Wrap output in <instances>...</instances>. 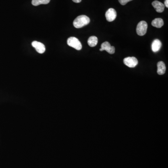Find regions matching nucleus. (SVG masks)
<instances>
[{
    "mask_svg": "<svg viewBox=\"0 0 168 168\" xmlns=\"http://www.w3.org/2000/svg\"><path fill=\"white\" fill-rule=\"evenodd\" d=\"M90 22V19L88 17L85 15H81L77 17L74 20L73 25L74 27L79 29L88 25Z\"/></svg>",
    "mask_w": 168,
    "mask_h": 168,
    "instance_id": "nucleus-1",
    "label": "nucleus"
},
{
    "mask_svg": "<svg viewBox=\"0 0 168 168\" xmlns=\"http://www.w3.org/2000/svg\"><path fill=\"white\" fill-rule=\"evenodd\" d=\"M67 44L69 46L73 48L76 50H80L82 49V44L78 39L75 37H70L68 39Z\"/></svg>",
    "mask_w": 168,
    "mask_h": 168,
    "instance_id": "nucleus-2",
    "label": "nucleus"
},
{
    "mask_svg": "<svg viewBox=\"0 0 168 168\" xmlns=\"http://www.w3.org/2000/svg\"><path fill=\"white\" fill-rule=\"evenodd\" d=\"M148 29V24L145 21H140L139 22L136 27V33L140 36L145 35Z\"/></svg>",
    "mask_w": 168,
    "mask_h": 168,
    "instance_id": "nucleus-3",
    "label": "nucleus"
},
{
    "mask_svg": "<svg viewBox=\"0 0 168 168\" xmlns=\"http://www.w3.org/2000/svg\"><path fill=\"white\" fill-rule=\"evenodd\" d=\"M124 64L130 68H134L138 64V60L134 56L127 57L123 60Z\"/></svg>",
    "mask_w": 168,
    "mask_h": 168,
    "instance_id": "nucleus-4",
    "label": "nucleus"
},
{
    "mask_svg": "<svg viewBox=\"0 0 168 168\" xmlns=\"http://www.w3.org/2000/svg\"><path fill=\"white\" fill-rule=\"evenodd\" d=\"M105 16H106V20L108 22H113L115 20L117 17V13H116V10L113 8L109 9L106 11Z\"/></svg>",
    "mask_w": 168,
    "mask_h": 168,
    "instance_id": "nucleus-5",
    "label": "nucleus"
},
{
    "mask_svg": "<svg viewBox=\"0 0 168 168\" xmlns=\"http://www.w3.org/2000/svg\"><path fill=\"white\" fill-rule=\"evenodd\" d=\"M32 46L34 48L38 53L42 54L46 51V47L44 44L38 41H33L32 43Z\"/></svg>",
    "mask_w": 168,
    "mask_h": 168,
    "instance_id": "nucleus-6",
    "label": "nucleus"
},
{
    "mask_svg": "<svg viewBox=\"0 0 168 168\" xmlns=\"http://www.w3.org/2000/svg\"><path fill=\"white\" fill-rule=\"evenodd\" d=\"M101 48L103 51H106L110 54H113L115 52V48L111 46L109 43L108 42H105L102 43Z\"/></svg>",
    "mask_w": 168,
    "mask_h": 168,
    "instance_id": "nucleus-7",
    "label": "nucleus"
},
{
    "mask_svg": "<svg viewBox=\"0 0 168 168\" xmlns=\"http://www.w3.org/2000/svg\"><path fill=\"white\" fill-rule=\"evenodd\" d=\"M153 6L156 9V12L158 13L163 12L165 6L163 3L158 1H155L152 3Z\"/></svg>",
    "mask_w": 168,
    "mask_h": 168,
    "instance_id": "nucleus-8",
    "label": "nucleus"
},
{
    "mask_svg": "<svg viewBox=\"0 0 168 168\" xmlns=\"http://www.w3.org/2000/svg\"><path fill=\"white\" fill-rule=\"evenodd\" d=\"M161 43L158 39H155L151 45L152 50L154 52H156L160 50L161 47Z\"/></svg>",
    "mask_w": 168,
    "mask_h": 168,
    "instance_id": "nucleus-9",
    "label": "nucleus"
},
{
    "mask_svg": "<svg viewBox=\"0 0 168 168\" xmlns=\"http://www.w3.org/2000/svg\"><path fill=\"white\" fill-rule=\"evenodd\" d=\"M157 73L160 75L164 74L166 71V66L164 63L163 61H159L157 63Z\"/></svg>",
    "mask_w": 168,
    "mask_h": 168,
    "instance_id": "nucleus-10",
    "label": "nucleus"
},
{
    "mask_svg": "<svg viewBox=\"0 0 168 168\" xmlns=\"http://www.w3.org/2000/svg\"><path fill=\"white\" fill-rule=\"evenodd\" d=\"M164 22L163 19L160 18H156L153 20L151 22V25L153 26L156 28H160L164 25Z\"/></svg>",
    "mask_w": 168,
    "mask_h": 168,
    "instance_id": "nucleus-11",
    "label": "nucleus"
},
{
    "mask_svg": "<svg viewBox=\"0 0 168 168\" xmlns=\"http://www.w3.org/2000/svg\"><path fill=\"white\" fill-rule=\"evenodd\" d=\"M98 39L95 36H92L89 38L88 41V44L91 47H93L97 44Z\"/></svg>",
    "mask_w": 168,
    "mask_h": 168,
    "instance_id": "nucleus-12",
    "label": "nucleus"
},
{
    "mask_svg": "<svg viewBox=\"0 0 168 168\" xmlns=\"http://www.w3.org/2000/svg\"><path fill=\"white\" fill-rule=\"evenodd\" d=\"M51 0H32V4L35 6L49 4Z\"/></svg>",
    "mask_w": 168,
    "mask_h": 168,
    "instance_id": "nucleus-13",
    "label": "nucleus"
},
{
    "mask_svg": "<svg viewBox=\"0 0 168 168\" xmlns=\"http://www.w3.org/2000/svg\"><path fill=\"white\" fill-rule=\"evenodd\" d=\"M118 1L121 5H125L127 4V2L132 1H133V0H118Z\"/></svg>",
    "mask_w": 168,
    "mask_h": 168,
    "instance_id": "nucleus-14",
    "label": "nucleus"
},
{
    "mask_svg": "<svg viewBox=\"0 0 168 168\" xmlns=\"http://www.w3.org/2000/svg\"><path fill=\"white\" fill-rule=\"evenodd\" d=\"M164 6L167 8H168V0H165L164 1Z\"/></svg>",
    "mask_w": 168,
    "mask_h": 168,
    "instance_id": "nucleus-15",
    "label": "nucleus"
},
{
    "mask_svg": "<svg viewBox=\"0 0 168 168\" xmlns=\"http://www.w3.org/2000/svg\"><path fill=\"white\" fill-rule=\"evenodd\" d=\"M82 0H72L73 2H75V3H80L81 1Z\"/></svg>",
    "mask_w": 168,
    "mask_h": 168,
    "instance_id": "nucleus-16",
    "label": "nucleus"
}]
</instances>
